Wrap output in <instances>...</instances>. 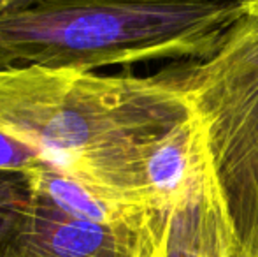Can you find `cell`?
<instances>
[{
	"label": "cell",
	"instance_id": "52a82bcc",
	"mask_svg": "<svg viewBox=\"0 0 258 257\" xmlns=\"http://www.w3.org/2000/svg\"><path fill=\"white\" fill-rule=\"evenodd\" d=\"M151 257H234V241L211 162L194 189L163 215Z\"/></svg>",
	"mask_w": 258,
	"mask_h": 257
},
{
	"label": "cell",
	"instance_id": "5b68a950",
	"mask_svg": "<svg viewBox=\"0 0 258 257\" xmlns=\"http://www.w3.org/2000/svg\"><path fill=\"white\" fill-rule=\"evenodd\" d=\"M239 7L241 16L213 55L169 71L202 118L241 106L258 92V4Z\"/></svg>",
	"mask_w": 258,
	"mask_h": 257
},
{
	"label": "cell",
	"instance_id": "8992f818",
	"mask_svg": "<svg viewBox=\"0 0 258 257\" xmlns=\"http://www.w3.org/2000/svg\"><path fill=\"white\" fill-rule=\"evenodd\" d=\"M209 171L206 124L199 113L156 137L141 161L143 195L151 212L165 213Z\"/></svg>",
	"mask_w": 258,
	"mask_h": 257
},
{
	"label": "cell",
	"instance_id": "30bf717a",
	"mask_svg": "<svg viewBox=\"0 0 258 257\" xmlns=\"http://www.w3.org/2000/svg\"><path fill=\"white\" fill-rule=\"evenodd\" d=\"M37 0H0V7H13V6H21V4H32Z\"/></svg>",
	"mask_w": 258,
	"mask_h": 257
},
{
	"label": "cell",
	"instance_id": "7c38bea8",
	"mask_svg": "<svg viewBox=\"0 0 258 257\" xmlns=\"http://www.w3.org/2000/svg\"><path fill=\"white\" fill-rule=\"evenodd\" d=\"M156 240V238H155ZM153 245H155V241H153ZM151 252H153V247H151V250H150V254H148V257H151Z\"/></svg>",
	"mask_w": 258,
	"mask_h": 257
},
{
	"label": "cell",
	"instance_id": "277c9868",
	"mask_svg": "<svg viewBox=\"0 0 258 257\" xmlns=\"http://www.w3.org/2000/svg\"><path fill=\"white\" fill-rule=\"evenodd\" d=\"M202 120L234 257H258V92L241 106Z\"/></svg>",
	"mask_w": 258,
	"mask_h": 257
},
{
	"label": "cell",
	"instance_id": "8fae6325",
	"mask_svg": "<svg viewBox=\"0 0 258 257\" xmlns=\"http://www.w3.org/2000/svg\"><path fill=\"white\" fill-rule=\"evenodd\" d=\"M239 4H258V0H237Z\"/></svg>",
	"mask_w": 258,
	"mask_h": 257
},
{
	"label": "cell",
	"instance_id": "6da1fadb",
	"mask_svg": "<svg viewBox=\"0 0 258 257\" xmlns=\"http://www.w3.org/2000/svg\"><path fill=\"white\" fill-rule=\"evenodd\" d=\"M195 113L169 71L143 78L78 67H0V132L60 175L144 210V150Z\"/></svg>",
	"mask_w": 258,
	"mask_h": 257
},
{
	"label": "cell",
	"instance_id": "ba28073f",
	"mask_svg": "<svg viewBox=\"0 0 258 257\" xmlns=\"http://www.w3.org/2000/svg\"><path fill=\"white\" fill-rule=\"evenodd\" d=\"M30 195L27 176L0 173V243L27 212Z\"/></svg>",
	"mask_w": 258,
	"mask_h": 257
},
{
	"label": "cell",
	"instance_id": "7a4b0ae2",
	"mask_svg": "<svg viewBox=\"0 0 258 257\" xmlns=\"http://www.w3.org/2000/svg\"><path fill=\"white\" fill-rule=\"evenodd\" d=\"M239 16L235 0H37L0 7V67L97 71L204 60Z\"/></svg>",
	"mask_w": 258,
	"mask_h": 257
},
{
	"label": "cell",
	"instance_id": "3957f363",
	"mask_svg": "<svg viewBox=\"0 0 258 257\" xmlns=\"http://www.w3.org/2000/svg\"><path fill=\"white\" fill-rule=\"evenodd\" d=\"M30 202L0 257H148L165 213L121 222L76 217L30 187Z\"/></svg>",
	"mask_w": 258,
	"mask_h": 257
},
{
	"label": "cell",
	"instance_id": "9c48e42d",
	"mask_svg": "<svg viewBox=\"0 0 258 257\" xmlns=\"http://www.w3.org/2000/svg\"><path fill=\"white\" fill-rule=\"evenodd\" d=\"M48 166L32 148L0 132V173L30 176Z\"/></svg>",
	"mask_w": 258,
	"mask_h": 257
}]
</instances>
